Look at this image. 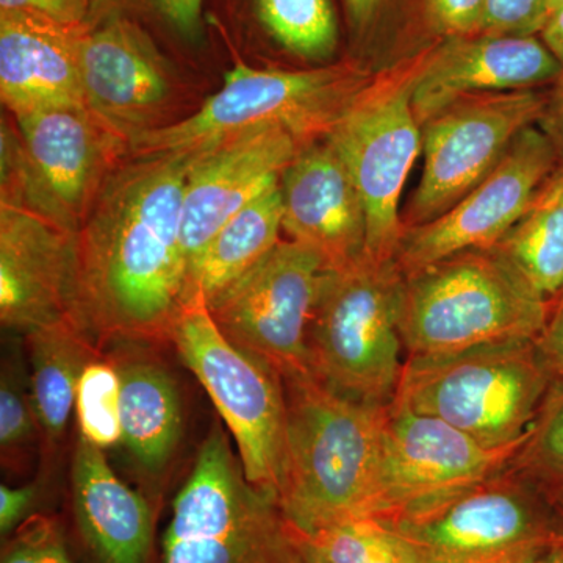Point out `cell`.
<instances>
[{
	"mask_svg": "<svg viewBox=\"0 0 563 563\" xmlns=\"http://www.w3.org/2000/svg\"><path fill=\"white\" fill-rule=\"evenodd\" d=\"M191 152L114 169L77 232V322L99 350L172 340L187 290L181 203Z\"/></svg>",
	"mask_w": 563,
	"mask_h": 563,
	"instance_id": "6da1fadb",
	"label": "cell"
},
{
	"mask_svg": "<svg viewBox=\"0 0 563 563\" xmlns=\"http://www.w3.org/2000/svg\"><path fill=\"white\" fill-rule=\"evenodd\" d=\"M284 380L287 457L279 506L302 537L377 517L385 407L346 398L313 374Z\"/></svg>",
	"mask_w": 563,
	"mask_h": 563,
	"instance_id": "7a4b0ae2",
	"label": "cell"
},
{
	"mask_svg": "<svg viewBox=\"0 0 563 563\" xmlns=\"http://www.w3.org/2000/svg\"><path fill=\"white\" fill-rule=\"evenodd\" d=\"M553 306L495 247L466 251L404 277L399 331L407 355L537 340Z\"/></svg>",
	"mask_w": 563,
	"mask_h": 563,
	"instance_id": "3957f363",
	"label": "cell"
},
{
	"mask_svg": "<svg viewBox=\"0 0 563 563\" xmlns=\"http://www.w3.org/2000/svg\"><path fill=\"white\" fill-rule=\"evenodd\" d=\"M537 340L407 355L395 401L488 448L523 442L553 384Z\"/></svg>",
	"mask_w": 563,
	"mask_h": 563,
	"instance_id": "277c9868",
	"label": "cell"
},
{
	"mask_svg": "<svg viewBox=\"0 0 563 563\" xmlns=\"http://www.w3.org/2000/svg\"><path fill=\"white\" fill-rule=\"evenodd\" d=\"M358 66L302 70L254 69L239 65L224 87L184 120L136 136L133 157L201 152L254 129H285L301 144L321 140L374 80Z\"/></svg>",
	"mask_w": 563,
	"mask_h": 563,
	"instance_id": "5b68a950",
	"label": "cell"
},
{
	"mask_svg": "<svg viewBox=\"0 0 563 563\" xmlns=\"http://www.w3.org/2000/svg\"><path fill=\"white\" fill-rule=\"evenodd\" d=\"M404 276L395 261L366 255L347 268L325 269L310 320V373L331 390L387 407L401 380Z\"/></svg>",
	"mask_w": 563,
	"mask_h": 563,
	"instance_id": "8992f818",
	"label": "cell"
},
{
	"mask_svg": "<svg viewBox=\"0 0 563 563\" xmlns=\"http://www.w3.org/2000/svg\"><path fill=\"white\" fill-rule=\"evenodd\" d=\"M165 563H307L306 539L279 501L244 476L214 424L173 503L163 536Z\"/></svg>",
	"mask_w": 563,
	"mask_h": 563,
	"instance_id": "52a82bcc",
	"label": "cell"
},
{
	"mask_svg": "<svg viewBox=\"0 0 563 563\" xmlns=\"http://www.w3.org/2000/svg\"><path fill=\"white\" fill-rule=\"evenodd\" d=\"M417 563H537L563 548V512L512 468L428 509L380 520Z\"/></svg>",
	"mask_w": 563,
	"mask_h": 563,
	"instance_id": "ba28073f",
	"label": "cell"
},
{
	"mask_svg": "<svg viewBox=\"0 0 563 563\" xmlns=\"http://www.w3.org/2000/svg\"><path fill=\"white\" fill-rule=\"evenodd\" d=\"M231 431L244 476L279 501L287 457L284 380L221 332L201 295L181 303L172 340Z\"/></svg>",
	"mask_w": 563,
	"mask_h": 563,
	"instance_id": "9c48e42d",
	"label": "cell"
},
{
	"mask_svg": "<svg viewBox=\"0 0 563 563\" xmlns=\"http://www.w3.org/2000/svg\"><path fill=\"white\" fill-rule=\"evenodd\" d=\"M424 55L374 77L325 135L350 169L366 213V255L395 261L406 225L399 217L404 185L421 154V124L412 87Z\"/></svg>",
	"mask_w": 563,
	"mask_h": 563,
	"instance_id": "30bf717a",
	"label": "cell"
},
{
	"mask_svg": "<svg viewBox=\"0 0 563 563\" xmlns=\"http://www.w3.org/2000/svg\"><path fill=\"white\" fill-rule=\"evenodd\" d=\"M324 273L317 252L280 240L207 306L236 347L272 366L282 379L307 376L312 374L307 335Z\"/></svg>",
	"mask_w": 563,
	"mask_h": 563,
	"instance_id": "8fae6325",
	"label": "cell"
},
{
	"mask_svg": "<svg viewBox=\"0 0 563 563\" xmlns=\"http://www.w3.org/2000/svg\"><path fill=\"white\" fill-rule=\"evenodd\" d=\"M548 90L463 98L421 125L422 174L406 228L442 217L499 165L525 129L539 124Z\"/></svg>",
	"mask_w": 563,
	"mask_h": 563,
	"instance_id": "7c38bea8",
	"label": "cell"
},
{
	"mask_svg": "<svg viewBox=\"0 0 563 563\" xmlns=\"http://www.w3.org/2000/svg\"><path fill=\"white\" fill-rule=\"evenodd\" d=\"M523 442L488 448L439 418L391 402L380 435L377 520L428 509L490 479L509 468Z\"/></svg>",
	"mask_w": 563,
	"mask_h": 563,
	"instance_id": "4fadbf2b",
	"label": "cell"
},
{
	"mask_svg": "<svg viewBox=\"0 0 563 563\" xmlns=\"http://www.w3.org/2000/svg\"><path fill=\"white\" fill-rule=\"evenodd\" d=\"M22 144L21 203L79 232L129 143L88 107L14 118Z\"/></svg>",
	"mask_w": 563,
	"mask_h": 563,
	"instance_id": "5bb4252c",
	"label": "cell"
},
{
	"mask_svg": "<svg viewBox=\"0 0 563 563\" xmlns=\"http://www.w3.org/2000/svg\"><path fill=\"white\" fill-rule=\"evenodd\" d=\"M559 165L554 146L542 129H525L499 165L453 209L426 224L406 228L395 257L402 276L461 252L495 247L523 217Z\"/></svg>",
	"mask_w": 563,
	"mask_h": 563,
	"instance_id": "9a60e30c",
	"label": "cell"
},
{
	"mask_svg": "<svg viewBox=\"0 0 563 563\" xmlns=\"http://www.w3.org/2000/svg\"><path fill=\"white\" fill-rule=\"evenodd\" d=\"M80 76L88 110L129 144L165 125L176 79L135 20L107 16L87 25L80 40Z\"/></svg>",
	"mask_w": 563,
	"mask_h": 563,
	"instance_id": "2e32d148",
	"label": "cell"
},
{
	"mask_svg": "<svg viewBox=\"0 0 563 563\" xmlns=\"http://www.w3.org/2000/svg\"><path fill=\"white\" fill-rule=\"evenodd\" d=\"M0 322L29 333L77 322V233L25 206L0 203Z\"/></svg>",
	"mask_w": 563,
	"mask_h": 563,
	"instance_id": "e0dca14e",
	"label": "cell"
},
{
	"mask_svg": "<svg viewBox=\"0 0 563 563\" xmlns=\"http://www.w3.org/2000/svg\"><path fill=\"white\" fill-rule=\"evenodd\" d=\"M285 129L268 125L195 152L181 203V250L188 265L247 203L279 184L298 154Z\"/></svg>",
	"mask_w": 563,
	"mask_h": 563,
	"instance_id": "ac0fdd59",
	"label": "cell"
},
{
	"mask_svg": "<svg viewBox=\"0 0 563 563\" xmlns=\"http://www.w3.org/2000/svg\"><path fill=\"white\" fill-rule=\"evenodd\" d=\"M282 231L317 252L325 269L366 257L365 207L346 163L328 139L299 147L279 179Z\"/></svg>",
	"mask_w": 563,
	"mask_h": 563,
	"instance_id": "d6986e66",
	"label": "cell"
},
{
	"mask_svg": "<svg viewBox=\"0 0 563 563\" xmlns=\"http://www.w3.org/2000/svg\"><path fill=\"white\" fill-rule=\"evenodd\" d=\"M563 76L561 63L537 36H451L424 54L412 107L420 124L463 98L542 90Z\"/></svg>",
	"mask_w": 563,
	"mask_h": 563,
	"instance_id": "ffe728a7",
	"label": "cell"
},
{
	"mask_svg": "<svg viewBox=\"0 0 563 563\" xmlns=\"http://www.w3.org/2000/svg\"><path fill=\"white\" fill-rule=\"evenodd\" d=\"M85 29L27 11H0V98L14 118L87 107L80 76Z\"/></svg>",
	"mask_w": 563,
	"mask_h": 563,
	"instance_id": "44dd1931",
	"label": "cell"
},
{
	"mask_svg": "<svg viewBox=\"0 0 563 563\" xmlns=\"http://www.w3.org/2000/svg\"><path fill=\"white\" fill-rule=\"evenodd\" d=\"M73 499L80 533L99 563H146L150 504L114 474L101 448L81 437L73 461Z\"/></svg>",
	"mask_w": 563,
	"mask_h": 563,
	"instance_id": "7402d4cb",
	"label": "cell"
},
{
	"mask_svg": "<svg viewBox=\"0 0 563 563\" xmlns=\"http://www.w3.org/2000/svg\"><path fill=\"white\" fill-rule=\"evenodd\" d=\"M107 357L120 376L122 444L147 473L168 466L181 433V401L173 374L147 343L118 342Z\"/></svg>",
	"mask_w": 563,
	"mask_h": 563,
	"instance_id": "603a6c76",
	"label": "cell"
},
{
	"mask_svg": "<svg viewBox=\"0 0 563 563\" xmlns=\"http://www.w3.org/2000/svg\"><path fill=\"white\" fill-rule=\"evenodd\" d=\"M282 214L276 184L225 222L188 265L184 302L201 295L209 303L254 268L280 242Z\"/></svg>",
	"mask_w": 563,
	"mask_h": 563,
	"instance_id": "cb8c5ba5",
	"label": "cell"
},
{
	"mask_svg": "<svg viewBox=\"0 0 563 563\" xmlns=\"http://www.w3.org/2000/svg\"><path fill=\"white\" fill-rule=\"evenodd\" d=\"M31 357V390L41 435L57 444L76 410L77 387L88 363L102 351L73 322L25 333Z\"/></svg>",
	"mask_w": 563,
	"mask_h": 563,
	"instance_id": "d4e9b609",
	"label": "cell"
},
{
	"mask_svg": "<svg viewBox=\"0 0 563 563\" xmlns=\"http://www.w3.org/2000/svg\"><path fill=\"white\" fill-rule=\"evenodd\" d=\"M517 272L550 302L563 292V165L540 188L523 217L496 244Z\"/></svg>",
	"mask_w": 563,
	"mask_h": 563,
	"instance_id": "484cf974",
	"label": "cell"
},
{
	"mask_svg": "<svg viewBox=\"0 0 563 563\" xmlns=\"http://www.w3.org/2000/svg\"><path fill=\"white\" fill-rule=\"evenodd\" d=\"M252 16L288 54L329 60L339 47V22L331 0H251Z\"/></svg>",
	"mask_w": 563,
	"mask_h": 563,
	"instance_id": "4316f807",
	"label": "cell"
},
{
	"mask_svg": "<svg viewBox=\"0 0 563 563\" xmlns=\"http://www.w3.org/2000/svg\"><path fill=\"white\" fill-rule=\"evenodd\" d=\"M512 468L550 493L563 495V379H554Z\"/></svg>",
	"mask_w": 563,
	"mask_h": 563,
	"instance_id": "83f0119b",
	"label": "cell"
},
{
	"mask_svg": "<svg viewBox=\"0 0 563 563\" xmlns=\"http://www.w3.org/2000/svg\"><path fill=\"white\" fill-rule=\"evenodd\" d=\"M306 540L331 563H417L402 537L377 518L333 526Z\"/></svg>",
	"mask_w": 563,
	"mask_h": 563,
	"instance_id": "f1b7e54d",
	"label": "cell"
},
{
	"mask_svg": "<svg viewBox=\"0 0 563 563\" xmlns=\"http://www.w3.org/2000/svg\"><path fill=\"white\" fill-rule=\"evenodd\" d=\"M120 391V376L107 355L88 363L77 387L74 413L81 439L103 451L122 442Z\"/></svg>",
	"mask_w": 563,
	"mask_h": 563,
	"instance_id": "f546056e",
	"label": "cell"
},
{
	"mask_svg": "<svg viewBox=\"0 0 563 563\" xmlns=\"http://www.w3.org/2000/svg\"><path fill=\"white\" fill-rule=\"evenodd\" d=\"M20 351L5 354L0 374V448L3 457L24 450L41 433L33 406L31 376L25 372Z\"/></svg>",
	"mask_w": 563,
	"mask_h": 563,
	"instance_id": "4dcf8cb0",
	"label": "cell"
},
{
	"mask_svg": "<svg viewBox=\"0 0 563 563\" xmlns=\"http://www.w3.org/2000/svg\"><path fill=\"white\" fill-rule=\"evenodd\" d=\"M202 10L203 0H92L88 24L107 16L147 14L177 38L196 43L202 36Z\"/></svg>",
	"mask_w": 563,
	"mask_h": 563,
	"instance_id": "1f68e13d",
	"label": "cell"
},
{
	"mask_svg": "<svg viewBox=\"0 0 563 563\" xmlns=\"http://www.w3.org/2000/svg\"><path fill=\"white\" fill-rule=\"evenodd\" d=\"M0 563L74 562L58 521L46 515H33L7 540Z\"/></svg>",
	"mask_w": 563,
	"mask_h": 563,
	"instance_id": "d6a6232c",
	"label": "cell"
},
{
	"mask_svg": "<svg viewBox=\"0 0 563 563\" xmlns=\"http://www.w3.org/2000/svg\"><path fill=\"white\" fill-rule=\"evenodd\" d=\"M550 18L547 0H485L481 32L498 36H537Z\"/></svg>",
	"mask_w": 563,
	"mask_h": 563,
	"instance_id": "836d02e7",
	"label": "cell"
},
{
	"mask_svg": "<svg viewBox=\"0 0 563 563\" xmlns=\"http://www.w3.org/2000/svg\"><path fill=\"white\" fill-rule=\"evenodd\" d=\"M485 0H428L433 25L450 36H470L481 32Z\"/></svg>",
	"mask_w": 563,
	"mask_h": 563,
	"instance_id": "e575fe53",
	"label": "cell"
},
{
	"mask_svg": "<svg viewBox=\"0 0 563 563\" xmlns=\"http://www.w3.org/2000/svg\"><path fill=\"white\" fill-rule=\"evenodd\" d=\"M92 0H0V11H27L65 25L88 24Z\"/></svg>",
	"mask_w": 563,
	"mask_h": 563,
	"instance_id": "d590c367",
	"label": "cell"
},
{
	"mask_svg": "<svg viewBox=\"0 0 563 563\" xmlns=\"http://www.w3.org/2000/svg\"><path fill=\"white\" fill-rule=\"evenodd\" d=\"M40 484L31 483L21 487L0 485V533L9 539L11 533L33 517L40 503Z\"/></svg>",
	"mask_w": 563,
	"mask_h": 563,
	"instance_id": "8d00e7d4",
	"label": "cell"
},
{
	"mask_svg": "<svg viewBox=\"0 0 563 563\" xmlns=\"http://www.w3.org/2000/svg\"><path fill=\"white\" fill-rule=\"evenodd\" d=\"M537 346L553 379H563V296L554 302Z\"/></svg>",
	"mask_w": 563,
	"mask_h": 563,
	"instance_id": "74e56055",
	"label": "cell"
},
{
	"mask_svg": "<svg viewBox=\"0 0 563 563\" xmlns=\"http://www.w3.org/2000/svg\"><path fill=\"white\" fill-rule=\"evenodd\" d=\"M537 125L550 139L563 165V76L548 88L547 103Z\"/></svg>",
	"mask_w": 563,
	"mask_h": 563,
	"instance_id": "f35d334b",
	"label": "cell"
},
{
	"mask_svg": "<svg viewBox=\"0 0 563 563\" xmlns=\"http://www.w3.org/2000/svg\"><path fill=\"white\" fill-rule=\"evenodd\" d=\"M539 35L563 68V7L550 14Z\"/></svg>",
	"mask_w": 563,
	"mask_h": 563,
	"instance_id": "ab89813d",
	"label": "cell"
},
{
	"mask_svg": "<svg viewBox=\"0 0 563 563\" xmlns=\"http://www.w3.org/2000/svg\"><path fill=\"white\" fill-rule=\"evenodd\" d=\"M344 2H346L352 25L357 31L368 27L383 5V0H344Z\"/></svg>",
	"mask_w": 563,
	"mask_h": 563,
	"instance_id": "60d3db41",
	"label": "cell"
},
{
	"mask_svg": "<svg viewBox=\"0 0 563 563\" xmlns=\"http://www.w3.org/2000/svg\"><path fill=\"white\" fill-rule=\"evenodd\" d=\"M306 547H307V563H331V562L325 561V559L322 558V555L320 553H318V551L314 550L312 544L307 542V540H306Z\"/></svg>",
	"mask_w": 563,
	"mask_h": 563,
	"instance_id": "b9f144b4",
	"label": "cell"
},
{
	"mask_svg": "<svg viewBox=\"0 0 563 563\" xmlns=\"http://www.w3.org/2000/svg\"><path fill=\"white\" fill-rule=\"evenodd\" d=\"M537 563H563V548L561 550L555 551V553L548 555V558L542 559V561Z\"/></svg>",
	"mask_w": 563,
	"mask_h": 563,
	"instance_id": "7bdbcfd3",
	"label": "cell"
},
{
	"mask_svg": "<svg viewBox=\"0 0 563 563\" xmlns=\"http://www.w3.org/2000/svg\"><path fill=\"white\" fill-rule=\"evenodd\" d=\"M548 2V9H550V14L553 13V11L561 9L563 7V0H547Z\"/></svg>",
	"mask_w": 563,
	"mask_h": 563,
	"instance_id": "ee69618b",
	"label": "cell"
},
{
	"mask_svg": "<svg viewBox=\"0 0 563 563\" xmlns=\"http://www.w3.org/2000/svg\"><path fill=\"white\" fill-rule=\"evenodd\" d=\"M554 499H555V503H558V504H559V507H561V510H562V512H563V495H561V496H555V498H554Z\"/></svg>",
	"mask_w": 563,
	"mask_h": 563,
	"instance_id": "f6af8a7d",
	"label": "cell"
},
{
	"mask_svg": "<svg viewBox=\"0 0 563 563\" xmlns=\"http://www.w3.org/2000/svg\"><path fill=\"white\" fill-rule=\"evenodd\" d=\"M562 296H563V292H562ZM562 296H561V298H562Z\"/></svg>",
	"mask_w": 563,
	"mask_h": 563,
	"instance_id": "bcb514c9",
	"label": "cell"
}]
</instances>
